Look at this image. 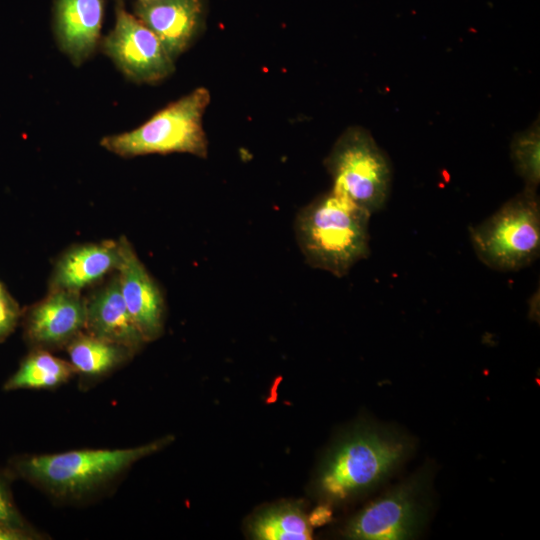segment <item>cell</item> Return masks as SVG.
Returning a JSON list of instances; mask_svg holds the SVG:
<instances>
[{"label":"cell","instance_id":"4fadbf2b","mask_svg":"<svg viewBox=\"0 0 540 540\" xmlns=\"http://www.w3.org/2000/svg\"><path fill=\"white\" fill-rule=\"evenodd\" d=\"M85 330L132 353L146 343L126 307L118 275L86 301Z\"/></svg>","mask_w":540,"mask_h":540},{"label":"cell","instance_id":"30bf717a","mask_svg":"<svg viewBox=\"0 0 540 540\" xmlns=\"http://www.w3.org/2000/svg\"><path fill=\"white\" fill-rule=\"evenodd\" d=\"M133 14L161 41L175 61L186 52L203 30L204 0L135 1Z\"/></svg>","mask_w":540,"mask_h":540},{"label":"cell","instance_id":"ffe728a7","mask_svg":"<svg viewBox=\"0 0 540 540\" xmlns=\"http://www.w3.org/2000/svg\"><path fill=\"white\" fill-rule=\"evenodd\" d=\"M0 525L27 527L13 501L5 479L0 476Z\"/></svg>","mask_w":540,"mask_h":540},{"label":"cell","instance_id":"3957f363","mask_svg":"<svg viewBox=\"0 0 540 540\" xmlns=\"http://www.w3.org/2000/svg\"><path fill=\"white\" fill-rule=\"evenodd\" d=\"M172 440L125 449H84L58 454L22 457L15 462L19 475L50 494L79 499L108 484L138 460L163 448Z\"/></svg>","mask_w":540,"mask_h":540},{"label":"cell","instance_id":"9a60e30c","mask_svg":"<svg viewBox=\"0 0 540 540\" xmlns=\"http://www.w3.org/2000/svg\"><path fill=\"white\" fill-rule=\"evenodd\" d=\"M70 363L76 372L85 376H101L122 363L132 352L128 349L80 333L67 344Z\"/></svg>","mask_w":540,"mask_h":540},{"label":"cell","instance_id":"7c38bea8","mask_svg":"<svg viewBox=\"0 0 540 540\" xmlns=\"http://www.w3.org/2000/svg\"><path fill=\"white\" fill-rule=\"evenodd\" d=\"M86 324V301L79 292L52 289L26 319V335L39 347L67 345Z\"/></svg>","mask_w":540,"mask_h":540},{"label":"cell","instance_id":"52a82bcc","mask_svg":"<svg viewBox=\"0 0 540 540\" xmlns=\"http://www.w3.org/2000/svg\"><path fill=\"white\" fill-rule=\"evenodd\" d=\"M99 48L130 81L155 84L171 76L175 61L159 38L118 0L113 29Z\"/></svg>","mask_w":540,"mask_h":540},{"label":"cell","instance_id":"e0dca14e","mask_svg":"<svg viewBox=\"0 0 540 540\" xmlns=\"http://www.w3.org/2000/svg\"><path fill=\"white\" fill-rule=\"evenodd\" d=\"M252 536L262 540H307L312 538L311 520L300 507L286 504L259 514L251 524Z\"/></svg>","mask_w":540,"mask_h":540},{"label":"cell","instance_id":"8fae6325","mask_svg":"<svg viewBox=\"0 0 540 540\" xmlns=\"http://www.w3.org/2000/svg\"><path fill=\"white\" fill-rule=\"evenodd\" d=\"M104 0H53V32L59 50L78 67L101 41Z\"/></svg>","mask_w":540,"mask_h":540},{"label":"cell","instance_id":"7402d4cb","mask_svg":"<svg viewBox=\"0 0 540 540\" xmlns=\"http://www.w3.org/2000/svg\"><path fill=\"white\" fill-rule=\"evenodd\" d=\"M136 1H141V0H136Z\"/></svg>","mask_w":540,"mask_h":540},{"label":"cell","instance_id":"7a4b0ae2","mask_svg":"<svg viewBox=\"0 0 540 540\" xmlns=\"http://www.w3.org/2000/svg\"><path fill=\"white\" fill-rule=\"evenodd\" d=\"M411 449L406 437L376 425H363L344 437L328 455L318 490L330 501H343L388 478Z\"/></svg>","mask_w":540,"mask_h":540},{"label":"cell","instance_id":"5bb4252c","mask_svg":"<svg viewBox=\"0 0 540 540\" xmlns=\"http://www.w3.org/2000/svg\"><path fill=\"white\" fill-rule=\"evenodd\" d=\"M121 252L118 241L88 243L70 248L59 259L53 276L52 289L79 292L82 288L118 268Z\"/></svg>","mask_w":540,"mask_h":540},{"label":"cell","instance_id":"ac0fdd59","mask_svg":"<svg viewBox=\"0 0 540 540\" xmlns=\"http://www.w3.org/2000/svg\"><path fill=\"white\" fill-rule=\"evenodd\" d=\"M539 121L517 133L511 142V160L525 188L537 191L540 181Z\"/></svg>","mask_w":540,"mask_h":540},{"label":"cell","instance_id":"44dd1931","mask_svg":"<svg viewBox=\"0 0 540 540\" xmlns=\"http://www.w3.org/2000/svg\"><path fill=\"white\" fill-rule=\"evenodd\" d=\"M39 535L28 527H12L0 525V540H32Z\"/></svg>","mask_w":540,"mask_h":540},{"label":"cell","instance_id":"6da1fadb","mask_svg":"<svg viewBox=\"0 0 540 540\" xmlns=\"http://www.w3.org/2000/svg\"><path fill=\"white\" fill-rule=\"evenodd\" d=\"M371 214L329 191L300 209L294 222L297 244L313 268L343 277L369 253Z\"/></svg>","mask_w":540,"mask_h":540},{"label":"cell","instance_id":"9c48e42d","mask_svg":"<svg viewBox=\"0 0 540 540\" xmlns=\"http://www.w3.org/2000/svg\"><path fill=\"white\" fill-rule=\"evenodd\" d=\"M118 242L121 261L117 270L123 299L144 340L153 341L164 328L165 302L162 292L130 242L125 237Z\"/></svg>","mask_w":540,"mask_h":540},{"label":"cell","instance_id":"8992f818","mask_svg":"<svg viewBox=\"0 0 540 540\" xmlns=\"http://www.w3.org/2000/svg\"><path fill=\"white\" fill-rule=\"evenodd\" d=\"M324 165L332 179V191L370 214L383 208L392 171L369 131L360 126L348 127L335 141Z\"/></svg>","mask_w":540,"mask_h":540},{"label":"cell","instance_id":"277c9868","mask_svg":"<svg viewBox=\"0 0 540 540\" xmlns=\"http://www.w3.org/2000/svg\"><path fill=\"white\" fill-rule=\"evenodd\" d=\"M209 103V91L196 88L139 127L103 137L100 145L123 158L175 152L206 158L208 141L202 120Z\"/></svg>","mask_w":540,"mask_h":540},{"label":"cell","instance_id":"2e32d148","mask_svg":"<svg viewBox=\"0 0 540 540\" xmlns=\"http://www.w3.org/2000/svg\"><path fill=\"white\" fill-rule=\"evenodd\" d=\"M75 372L71 363L46 351L27 356L17 371L4 383L5 391L53 388L66 382Z\"/></svg>","mask_w":540,"mask_h":540},{"label":"cell","instance_id":"5b68a950","mask_svg":"<svg viewBox=\"0 0 540 540\" xmlns=\"http://www.w3.org/2000/svg\"><path fill=\"white\" fill-rule=\"evenodd\" d=\"M479 260L497 271H516L540 253V203L537 191L524 190L470 230Z\"/></svg>","mask_w":540,"mask_h":540},{"label":"cell","instance_id":"d6986e66","mask_svg":"<svg viewBox=\"0 0 540 540\" xmlns=\"http://www.w3.org/2000/svg\"><path fill=\"white\" fill-rule=\"evenodd\" d=\"M19 315L17 303L0 282V341L13 331Z\"/></svg>","mask_w":540,"mask_h":540},{"label":"cell","instance_id":"ba28073f","mask_svg":"<svg viewBox=\"0 0 540 540\" xmlns=\"http://www.w3.org/2000/svg\"><path fill=\"white\" fill-rule=\"evenodd\" d=\"M425 482L417 475L377 498L348 523L345 535L360 540L411 538L424 520Z\"/></svg>","mask_w":540,"mask_h":540}]
</instances>
